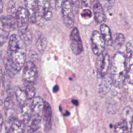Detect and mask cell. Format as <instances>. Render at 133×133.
I'll return each instance as SVG.
<instances>
[{"mask_svg":"<svg viewBox=\"0 0 133 133\" xmlns=\"http://www.w3.org/2000/svg\"><path fill=\"white\" fill-rule=\"evenodd\" d=\"M25 47L20 36L12 34L9 37L7 51L4 58V64L10 76H15L23 67L26 58Z\"/></svg>","mask_w":133,"mask_h":133,"instance_id":"1","label":"cell"},{"mask_svg":"<svg viewBox=\"0 0 133 133\" xmlns=\"http://www.w3.org/2000/svg\"><path fill=\"white\" fill-rule=\"evenodd\" d=\"M126 73L125 55L121 52H117L112 58L110 74L115 87L121 88L124 85L126 80Z\"/></svg>","mask_w":133,"mask_h":133,"instance_id":"2","label":"cell"},{"mask_svg":"<svg viewBox=\"0 0 133 133\" xmlns=\"http://www.w3.org/2000/svg\"><path fill=\"white\" fill-rule=\"evenodd\" d=\"M52 11L50 0H37L36 23L43 25L45 22L50 21Z\"/></svg>","mask_w":133,"mask_h":133,"instance_id":"3","label":"cell"},{"mask_svg":"<svg viewBox=\"0 0 133 133\" xmlns=\"http://www.w3.org/2000/svg\"><path fill=\"white\" fill-rule=\"evenodd\" d=\"M22 80L27 83L35 84L38 79V71L36 66L31 61L25 63L22 70Z\"/></svg>","mask_w":133,"mask_h":133,"instance_id":"4","label":"cell"},{"mask_svg":"<svg viewBox=\"0 0 133 133\" xmlns=\"http://www.w3.org/2000/svg\"><path fill=\"white\" fill-rule=\"evenodd\" d=\"M110 65V59L109 55L107 53L103 52L97 56L95 66L98 78H102L107 74Z\"/></svg>","mask_w":133,"mask_h":133,"instance_id":"5","label":"cell"},{"mask_svg":"<svg viewBox=\"0 0 133 133\" xmlns=\"http://www.w3.org/2000/svg\"><path fill=\"white\" fill-rule=\"evenodd\" d=\"M17 28L20 34H23L27 31L30 21L29 16L26 8L19 7L17 8L16 15Z\"/></svg>","mask_w":133,"mask_h":133,"instance_id":"6","label":"cell"},{"mask_svg":"<svg viewBox=\"0 0 133 133\" xmlns=\"http://www.w3.org/2000/svg\"><path fill=\"white\" fill-rule=\"evenodd\" d=\"M62 19L65 25L69 29H72L74 24L73 8L69 0H65L62 5Z\"/></svg>","mask_w":133,"mask_h":133,"instance_id":"7","label":"cell"},{"mask_svg":"<svg viewBox=\"0 0 133 133\" xmlns=\"http://www.w3.org/2000/svg\"><path fill=\"white\" fill-rule=\"evenodd\" d=\"M105 42L99 32L94 30L91 37V45L93 53L98 56L104 51L105 47Z\"/></svg>","mask_w":133,"mask_h":133,"instance_id":"8","label":"cell"},{"mask_svg":"<svg viewBox=\"0 0 133 133\" xmlns=\"http://www.w3.org/2000/svg\"><path fill=\"white\" fill-rule=\"evenodd\" d=\"M70 48L72 52L75 55H78L83 50L82 41L77 27H74L72 30L70 36Z\"/></svg>","mask_w":133,"mask_h":133,"instance_id":"9","label":"cell"},{"mask_svg":"<svg viewBox=\"0 0 133 133\" xmlns=\"http://www.w3.org/2000/svg\"><path fill=\"white\" fill-rule=\"evenodd\" d=\"M42 121L45 131H48L51 129L52 123V111L48 102L44 101L42 112Z\"/></svg>","mask_w":133,"mask_h":133,"instance_id":"10","label":"cell"},{"mask_svg":"<svg viewBox=\"0 0 133 133\" xmlns=\"http://www.w3.org/2000/svg\"><path fill=\"white\" fill-rule=\"evenodd\" d=\"M91 6L95 21L98 23H102L106 20L103 6L97 0H92Z\"/></svg>","mask_w":133,"mask_h":133,"instance_id":"11","label":"cell"},{"mask_svg":"<svg viewBox=\"0 0 133 133\" xmlns=\"http://www.w3.org/2000/svg\"><path fill=\"white\" fill-rule=\"evenodd\" d=\"M121 120L126 123L131 131L133 125V109L129 106L125 107L121 112Z\"/></svg>","mask_w":133,"mask_h":133,"instance_id":"12","label":"cell"},{"mask_svg":"<svg viewBox=\"0 0 133 133\" xmlns=\"http://www.w3.org/2000/svg\"><path fill=\"white\" fill-rule=\"evenodd\" d=\"M25 8L28 12L30 22L36 23V14L37 8V0H24Z\"/></svg>","mask_w":133,"mask_h":133,"instance_id":"13","label":"cell"},{"mask_svg":"<svg viewBox=\"0 0 133 133\" xmlns=\"http://www.w3.org/2000/svg\"><path fill=\"white\" fill-rule=\"evenodd\" d=\"M44 101L40 97H35L31 103L32 115H38L42 116V112L44 107Z\"/></svg>","mask_w":133,"mask_h":133,"instance_id":"14","label":"cell"},{"mask_svg":"<svg viewBox=\"0 0 133 133\" xmlns=\"http://www.w3.org/2000/svg\"><path fill=\"white\" fill-rule=\"evenodd\" d=\"M42 121V116L38 115H32L29 121L26 128V132H33L37 130L41 127Z\"/></svg>","mask_w":133,"mask_h":133,"instance_id":"15","label":"cell"},{"mask_svg":"<svg viewBox=\"0 0 133 133\" xmlns=\"http://www.w3.org/2000/svg\"><path fill=\"white\" fill-rule=\"evenodd\" d=\"M102 78L103 79L99 86V93L101 96H105L110 90L113 82L110 74H107Z\"/></svg>","mask_w":133,"mask_h":133,"instance_id":"16","label":"cell"},{"mask_svg":"<svg viewBox=\"0 0 133 133\" xmlns=\"http://www.w3.org/2000/svg\"><path fill=\"white\" fill-rule=\"evenodd\" d=\"M32 111L31 108V104L26 102L21 105L20 115L21 120L23 121L26 125L30 121L32 116Z\"/></svg>","mask_w":133,"mask_h":133,"instance_id":"17","label":"cell"},{"mask_svg":"<svg viewBox=\"0 0 133 133\" xmlns=\"http://www.w3.org/2000/svg\"><path fill=\"white\" fill-rule=\"evenodd\" d=\"M100 30L106 44L108 46H111L113 42L111 31L109 26L104 23H102L100 26Z\"/></svg>","mask_w":133,"mask_h":133,"instance_id":"18","label":"cell"},{"mask_svg":"<svg viewBox=\"0 0 133 133\" xmlns=\"http://www.w3.org/2000/svg\"><path fill=\"white\" fill-rule=\"evenodd\" d=\"M125 55L127 68L133 66V41H129L127 42Z\"/></svg>","mask_w":133,"mask_h":133,"instance_id":"19","label":"cell"},{"mask_svg":"<svg viewBox=\"0 0 133 133\" xmlns=\"http://www.w3.org/2000/svg\"><path fill=\"white\" fill-rule=\"evenodd\" d=\"M120 107L119 100L116 97H112L108 99L107 102V110L109 113H115Z\"/></svg>","mask_w":133,"mask_h":133,"instance_id":"20","label":"cell"},{"mask_svg":"<svg viewBox=\"0 0 133 133\" xmlns=\"http://www.w3.org/2000/svg\"><path fill=\"white\" fill-rule=\"evenodd\" d=\"M2 24L5 27L12 28L17 27L16 18L15 16L8 15L7 16H2L1 17Z\"/></svg>","mask_w":133,"mask_h":133,"instance_id":"21","label":"cell"},{"mask_svg":"<svg viewBox=\"0 0 133 133\" xmlns=\"http://www.w3.org/2000/svg\"><path fill=\"white\" fill-rule=\"evenodd\" d=\"M25 125L26 124L22 120L15 118L12 121L10 131L17 133L24 132Z\"/></svg>","mask_w":133,"mask_h":133,"instance_id":"22","label":"cell"},{"mask_svg":"<svg viewBox=\"0 0 133 133\" xmlns=\"http://www.w3.org/2000/svg\"><path fill=\"white\" fill-rule=\"evenodd\" d=\"M15 95L17 101L20 105L27 102V101L29 100L23 87L18 88L15 92Z\"/></svg>","mask_w":133,"mask_h":133,"instance_id":"23","label":"cell"},{"mask_svg":"<svg viewBox=\"0 0 133 133\" xmlns=\"http://www.w3.org/2000/svg\"><path fill=\"white\" fill-rule=\"evenodd\" d=\"M114 132H131L125 122L122 121L116 124L114 126Z\"/></svg>","mask_w":133,"mask_h":133,"instance_id":"24","label":"cell"},{"mask_svg":"<svg viewBox=\"0 0 133 133\" xmlns=\"http://www.w3.org/2000/svg\"><path fill=\"white\" fill-rule=\"evenodd\" d=\"M47 39L43 35H41L39 36L36 43L37 48L40 52H43L45 50L47 46Z\"/></svg>","mask_w":133,"mask_h":133,"instance_id":"25","label":"cell"},{"mask_svg":"<svg viewBox=\"0 0 133 133\" xmlns=\"http://www.w3.org/2000/svg\"><path fill=\"white\" fill-rule=\"evenodd\" d=\"M125 41L124 35L121 33H118L115 35V38L114 41V46L116 48H120L124 44Z\"/></svg>","mask_w":133,"mask_h":133,"instance_id":"26","label":"cell"},{"mask_svg":"<svg viewBox=\"0 0 133 133\" xmlns=\"http://www.w3.org/2000/svg\"><path fill=\"white\" fill-rule=\"evenodd\" d=\"M29 100L33 99L35 97L36 94V89L33 86L26 85L23 87Z\"/></svg>","mask_w":133,"mask_h":133,"instance_id":"27","label":"cell"},{"mask_svg":"<svg viewBox=\"0 0 133 133\" xmlns=\"http://www.w3.org/2000/svg\"><path fill=\"white\" fill-rule=\"evenodd\" d=\"M20 37L23 41L26 46H29L31 44L32 41V36L30 31H26L23 34H21Z\"/></svg>","mask_w":133,"mask_h":133,"instance_id":"28","label":"cell"},{"mask_svg":"<svg viewBox=\"0 0 133 133\" xmlns=\"http://www.w3.org/2000/svg\"><path fill=\"white\" fill-rule=\"evenodd\" d=\"M7 10L9 15L16 17L17 9L16 7V4L13 0H10L9 1L7 7Z\"/></svg>","mask_w":133,"mask_h":133,"instance_id":"29","label":"cell"},{"mask_svg":"<svg viewBox=\"0 0 133 133\" xmlns=\"http://www.w3.org/2000/svg\"><path fill=\"white\" fill-rule=\"evenodd\" d=\"M103 7L109 10L113 7L115 4V0H97Z\"/></svg>","mask_w":133,"mask_h":133,"instance_id":"30","label":"cell"},{"mask_svg":"<svg viewBox=\"0 0 133 133\" xmlns=\"http://www.w3.org/2000/svg\"><path fill=\"white\" fill-rule=\"evenodd\" d=\"M126 81L129 84H133V66L127 68Z\"/></svg>","mask_w":133,"mask_h":133,"instance_id":"31","label":"cell"},{"mask_svg":"<svg viewBox=\"0 0 133 133\" xmlns=\"http://www.w3.org/2000/svg\"><path fill=\"white\" fill-rule=\"evenodd\" d=\"M9 33L6 31L2 29L1 32V38H0V42H1V46H2L3 44L6 42L7 39L8 38Z\"/></svg>","mask_w":133,"mask_h":133,"instance_id":"32","label":"cell"},{"mask_svg":"<svg viewBox=\"0 0 133 133\" xmlns=\"http://www.w3.org/2000/svg\"><path fill=\"white\" fill-rule=\"evenodd\" d=\"M51 5H53L56 8L62 7L63 0H50Z\"/></svg>","mask_w":133,"mask_h":133,"instance_id":"33","label":"cell"},{"mask_svg":"<svg viewBox=\"0 0 133 133\" xmlns=\"http://www.w3.org/2000/svg\"><path fill=\"white\" fill-rule=\"evenodd\" d=\"M80 1L84 7H89L91 6V0H80Z\"/></svg>","mask_w":133,"mask_h":133,"instance_id":"34","label":"cell"},{"mask_svg":"<svg viewBox=\"0 0 133 133\" xmlns=\"http://www.w3.org/2000/svg\"><path fill=\"white\" fill-rule=\"evenodd\" d=\"M71 2L73 8H74L75 9H77L79 6V2L80 0H69Z\"/></svg>","mask_w":133,"mask_h":133,"instance_id":"35","label":"cell"}]
</instances>
